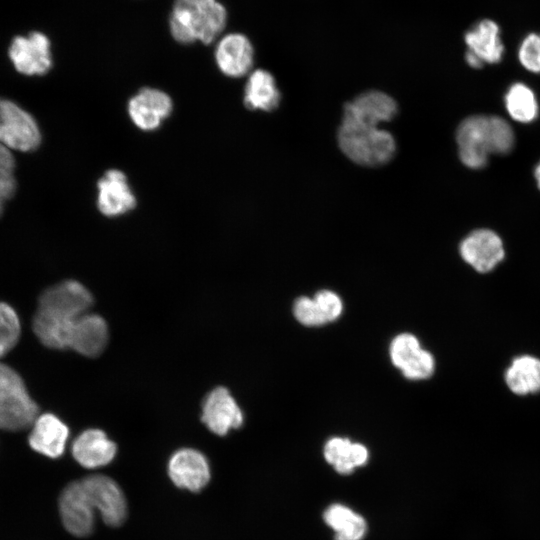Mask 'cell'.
I'll use <instances>...</instances> for the list:
<instances>
[{
    "mask_svg": "<svg viewBox=\"0 0 540 540\" xmlns=\"http://www.w3.org/2000/svg\"><path fill=\"white\" fill-rule=\"evenodd\" d=\"M397 109L391 96L377 90L363 92L346 103L337 135L341 151L362 166L388 163L395 155L396 142L380 125L392 120Z\"/></svg>",
    "mask_w": 540,
    "mask_h": 540,
    "instance_id": "obj_1",
    "label": "cell"
},
{
    "mask_svg": "<svg viewBox=\"0 0 540 540\" xmlns=\"http://www.w3.org/2000/svg\"><path fill=\"white\" fill-rule=\"evenodd\" d=\"M227 21V9L219 0H174L168 28L178 43L211 44L220 37Z\"/></svg>",
    "mask_w": 540,
    "mask_h": 540,
    "instance_id": "obj_2",
    "label": "cell"
},
{
    "mask_svg": "<svg viewBox=\"0 0 540 540\" xmlns=\"http://www.w3.org/2000/svg\"><path fill=\"white\" fill-rule=\"evenodd\" d=\"M37 404L30 397L19 374L0 363V429L19 431L33 425Z\"/></svg>",
    "mask_w": 540,
    "mask_h": 540,
    "instance_id": "obj_3",
    "label": "cell"
},
{
    "mask_svg": "<svg viewBox=\"0 0 540 540\" xmlns=\"http://www.w3.org/2000/svg\"><path fill=\"white\" fill-rule=\"evenodd\" d=\"M40 142L41 134L34 118L14 102L0 99V144L28 152L35 150Z\"/></svg>",
    "mask_w": 540,
    "mask_h": 540,
    "instance_id": "obj_4",
    "label": "cell"
},
{
    "mask_svg": "<svg viewBox=\"0 0 540 540\" xmlns=\"http://www.w3.org/2000/svg\"><path fill=\"white\" fill-rule=\"evenodd\" d=\"M92 304V295L85 286L75 280H66L41 294L37 310L57 318L75 320L86 314Z\"/></svg>",
    "mask_w": 540,
    "mask_h": 540,
    "instance_id": "obj_5",
    "label": "cell"
},
{
    "mask_svg": "<svg viewBox=\"0 0 540 540\" xmlns=\"http://www.w3.org/2000/svg\"><path fill=\"white\" fill-rule=\"evenodd\" d=\"M83 488L95 511L109 526L121 525L127 516V504L119 485L105 475H90L81 479Z\"/></svg>",
    "mask_w": 540,
    "mask_h": 540,
    "instance_id": "obj_6",
    "label": "cell"
},
{
    "mask_svg": "<svg viewBox=\"0 0 540 540\" xmlns=\"http://www.w3.org/2000/svg\"><path fill=\"white\" fill-rule=\"evenodd\" d=\"M459 158L471 169L486 166L491 154L489 116L473 115L465 118L456 131Z\"/></svg>",
    "mask_w": 540,
    "mask_h": 540,
    "instance_id": "obj_7",
    "label": "cell"
},
{
    "mask_svg": "<svg viewBox=\"0 0 540 540\" xmlns=\"http://www.w3.org/2000/svg\"><path fill=\"white\" fill-rule=\"evenodd\" d=\"M9 57L16 68L25 75H44L52 67L51 43L46 35L32 32L15 37L9 48Z\"/></svg>",
    "mask_w": 540,
    "mask_h": 540,
    "instance_id": "obj_8",
    "label": "cell"
},
{
    "mask_svg": "<svg viewBox=\"0 0 540 540\" xmlns=\"http://www.w3.org/2000/svg\"><path fill=\"white\" fill-rule=\"evenodd\" d=\"M59 511L62 523L69 533L77 537L92 533L95 509L81 480L71 482L63 489L59 498Z\"/></svg>",
    "mask_w": 540,
    "mask_h": 540,
    "instance_id": "obj_9",
    "label": "cell"
},
{
    "mask_svg": "<svg viewBox=\"0 0 540 540\" xmlns=\"http://www.w3.org/2000/svg\"><path fill=\"white\" fill-rule=\"evenodd\" d=\"M214 59L217 68L224 75L232 78L243 77L249 74L253 67V45L243 33L225 34L216 42Z\"/></svg>",
    "mask_w": 540,
    "mask_h": 540,
    "instance_id": "obj_10",
    "label": "cell"
},
{
    "mask_svg": "<svg viewBox=\"0 0 540 540\" xmlns=\"http://www.w3.org/2000/svg\"><path fill=\"white\" fill-rule=\"evenodd\" d=\"M460 255L480 273H487L500 263L505 250L500 236L490 229H477L460 243Z\"/></svg>",
    "mask_w": 540,
    "mask_h": 540,
    "instance_id": "obj_11",
    "label": "cell"
},
{
    "mask_svg": "<svg viewBox=\"0 0 540 540\" xmlns=\"http://www.w3.org/2000/svg\"><path fill=\"white\" fill-rule=\"evenodd\" d=\"M173 103L164 91L145 87L128 102L127 111L131 121L144 131L156 130L171 114Z\"/></svg>",
    "mask_w": 540,
    "mask_h": 540,
    "instance_id": "obj_12",
    "label": "cell"
},
{
    "mask_svg": "<svg viewBox=\"0 0 540 540\" xmlns=\"http://www.w3.org/2000/svg\"><path fill=\"white\" fill-rule=\"evenodd\" d=\"M202 422L219 436L243 424V414L230 392L224 387H216L204 399Z\"/></svg>",
    "mask_w": 540,
    "mask_h": 540,
    "instance_id": "obj_13",
    "label": "cell"
},
{
    "mask_svg": "<svg viewBox=\"0 0 540 540\" xmlns=\"http://www.w3.org/2000/svg\"><path fill=\"white\" fill-rule=\"evenodd\" d=\"M168 475L177 487L198 492L208 484L211 473L209 463L201 452L183 448L169 459Z\"/></svg>",
    "mask_w": 540,
    "mask_h": 540,
    "instance_id": "obj_14",
    "label": "cell"
},
{
    "mask_svg": "<svg viewBox=\"0 0 540 540\" xmlns=\"http://www.w3.org/2000/svg\"><path fill=\"white\" fill-rule=\"evenodd\" d=\"M97 190V207L107 217L126 214L136 206V197L120 170L106 171L97 183Z\"/></svg>",
    "mask_w": 540,
    "mask_h": 540,
    "instance_id": "obj_15",
    "label": "cell"
},
{
    "mask_svg": "<svg viewBox=\"0 0 540 540\" xmlns=\"http://www.w3.org/2000/svg\"><path fill=\"white\" fill-rule=\"evenodd\" d=\"M108 343L106 321L97 314L86 313L72 325L69 348L87 357L99 356Z\"/></svg>",
    "mask_w": 540,
    "mask_h": 540,
    "instance_id": "obj_16",
    "label": "cell"
},
{
    "mask_svg": "<svg viewBox=\"0 0 540 540\" xmlns=\"http://www.w3.org/2000/svg\"><path fill=\"white\" fill-rule=\"evenodd\" d=\"M68 436V427L54 414L45 413L34 421L29 444L36 452L57 458L63 454Z\"/></svg>",
    "mask_w": 540,
    "mask_h": 540,
    "instance_id": "obj_17",
    "label": "cell"
},
{
    "mask_svg": "<svg viewBox=\"0 0 540 540\" xmlns=\"http://www.w3.org/2000/svg\"><path fill=\"white\" fill-rule=\"evenodd\" d=\"M116 450V444L100 429L83 431L72 444L73 457L86 468L107 465L115 457Z\"/></svg>",
    "mask_w": 540,
    "mask_h": 540,
    "instance_id": "obj_18",
    "label": "cell"
},
{
    "mask_svg": "<svg viewBox=\"0 0 540 540\" xmlns=\"http://www.w3.org/2000/svg\"><path fill=\"white\" fill-rule=\"evenodd\" d=\"M468 51L475 54L485 64L501 61L504 45L500 37L499 25L490 19L479 21L464 36Z\"/></svg>",
    "mask_w": 540,
    "mask_h": 540,
    "instance_id": "obj_19",
    "label": "cell"
},
{
    "mask_svg": "<svg viewBox=\"0 0 540 540\" xmlns=\"http://www.w3.org/2000/svg\"><path fill=\"white\" fill-rule=\"evenodd\" d=\"M280 100V91L270 72L256 69L248 74L244 88V104L247 108L269 112L278 107Z\"/></svg>",
    "mask_w": 540,
    "mask_h": 540,
    "instance_id": "obj_20",
    "label": "cell"
},
{
    "mask_svg": "<svg viewBox=\"0 0 540 540\" xmlns=\"http://www.w3.org/2000/svg\"><path fill=\"white\" fill-rule=\"evenodd\" d=\"M323 520L334 532V540H362L367 533L365 518L341 503L328 506L323 513Z\"/></svg>",
    "mask_w": 540,
    "mask_h": 540,
    "instance_id": "obj_21",
    "label": "cell"
},
{
    "mask_svg": "<svg viewBox=\"0 0 540 540\" xmlns=\"http://www.w3.org/2000/svg\"><path fill=\"white\" fill-rule=\"evenodd\" d=\"M505 382L518 395L540 391V359L530 355L514 358L505 372Z\"/></svg>",
    "mask_w": 540,
    "mask_h": 540,
    "instance_id": "obj_22",
    "label": "cell"
},
{
    "mask_svg": "<svg viewBox=\"0 0 540 540\" xmlns=\"http://www.w3.org/2000/svg\"><path fill=\"white\" fill-rule=\"evenodd\" d=\"M505 107L510 117L519 123H531L539 112L534 92L523 83L512 84L504 98Z\"/></svg>",
    "mask_w": 540,
    "mask_h": 540,
    "instance_id": "obj_23",
    "label": "cell"
},
{
    "mask_svg": "<svg viewBox=\"0 0 540 540\" xmlns=\"http://www.w3.org/2000/svg\"><path fill=\"white\" fill-rule=\"evenodd\" d=\"M352 443L347 438L333 437L324 446V458L341 475H349L355 471L350 459Z\"/></svg>",
    "mask_w": 540,
    "mask_h": 540,
    "instance_id": "obj_24",
    "label": "cell"
},
{
    "mask_svg": "<svg viewBox=\"0 0 540 540\" xmlns=\"http://www.w3.org/2000/svg\"><path fill=\"white\" fill-rule=\"evenodd\" d=\"M491 154L505 155L514 147L515 135L511 125L503 118L489 116Z\"/></svg>",
    "mask_w": 540,
    "mask_h": 540,
    "instance_id": "obj_25",
    "label": "cell"
},
{
    "mask_svg": "<svg viewBox=\"0 0 540 540\" xmlns=\"http://www.w3.org/2000/svg\"><path fill=\"white\" fill-rule=\"evenodd\" d=\"M20 322L14 309L0 302V357L8 353L17 343Z\"/></svg>",
    "mask_w": 540,
    "mask_h": 540,
    "instance_id": "obj_26",
    "label": "cell"
},
{
    "mask_svg": "<svg viewBox=\"0 0 540 540\" xmlns=\"http://www.w3.org/2000/svg\"><path fill=\"white\" fill-rule=\"evenodd\" d=\"M421 350L417 338L411 334L398 335L391 343L390 357L393 364L402 369Z\"/></svg>",
    "mask_w": 540,
    "mask_h": 540,
    "instance_id": "obj_27",
    "label": "cell"
},
{
    "mask_svg": "<svg viewBox=\"0 0 540 540\" xmlns=\"http://www.w3.org/2000/svg\"><path fill=\"white\" fill-rule=\"evenodd\" d=\"M15 161L10 150L0 144V200L11 198L16 190Z\"/></svg>",
    "mask_w": 540,
    "mask_h": 540,
    "instance_id": "obj_28",
    "label": "cell"
},
{
    "mask_svg": "<svg viewBox=\"0 0 540 540\" xmlns=\"http://www.w3.org/2000/svg\"><path fill=\"white\" fill-rule=\"evenodd\" d=\"M521 65L532 73H540V34L530 33L521 42L518 49Z\"/></svg>",
    "mask_w": 540,
    "mask_h": 540,
    "instance_id": "obj_29",
    "label": "cell"
},
{
    "mask_svg": "<svg viewBox=\"0 0 540 540\" xmlns=\"http://www.w3.org/2000/svg\"><path fill=\"white\" fill-rule=\"evenodd\" d=\"M434 366L433 356L421 349L401 370L409 379H425L431 376Z\"/></svg>",
    "mask_w": 540,
    "mask_h": 540,
    "instance_id": "obj_30",
    "label": "cell"
},
{
    "mask_svg": "<svg viewBox=\"0 0 540 540\" xmlns=\"http://www.w3.org/2000/svg\"><path fill=\"white\" fill-rule=\"evenodd\" d=\"M294 315L299 322L307 326H318L326 323L314 299L300 297L294 303Z\"/></svg>",
    "mask_w": 540,
    "mask_h": 540,
    "instance_id": "obj_31",
    "label": "cell"
},
{
    "mask_svg": "<svg viewBox=\"0 0 540 540\" xmlns=\"http://www.w3.org/2000/svg\"><path fill=\"white\" fill-rule=\"evenodd\" d=\"M314 300L327 322L333 321L340 316L342 302L334 292L328 290L320 291L315 295Z\"/></svg>",
    "mask_w": 540,
    "mask_h": 540,
    "instance_id": "obj_32",
    "label": "cell"
},
{
    "mask_svg": "<svg viewBox=\"0 0 540 540\" xmlns=\"http://www.w3.org/2000/svg\"><path fill=\"white\" fill-rule=\"evenodd\" d=\"M368 450L360 443H352L350 450V459L355 468L364 466L368 461Z\"/></svg>",
    "mask_w": 540,
    "mask_h": 540,
    "instance_id": "obj_33",
    "label": "cell"
},
{
    "mask_svg": "<svg viewBox=\"0 0 540 540\" xmlns=\"http://www.w3.org/2000/svg\"><path fill=\"white\" fill-rule=\"evenodd\" d=\"M465 60L470 67L476 69L481 68L484 64L479 57L468 50L465 54Z\"/></svg>",
    "mask_w": 540,
    "mask_h": 540,
    "instance_id": "obj_34",
    "label": "cell"
},
{
    "mask_svg": "<svg viewBox=\"0 0 540 540\" xmlns=\"http://www.w3.org/2000/svg\"><path fill=\"white\" fill-rule=\"evenodd\" d=\"M534 177L537 182V186L540 189V161L538 162V164L536 165L534 169Z\"/></svg>",
    "mask_w": 540,
    "mask_h": 540,
    "instance_id": "obj_35",
    "label": "cell"
},
{
    "mask_svg": "<svg viewBox=\"0 0 540 540\" xmlns=\"http://www.w3.org/2000/svg\"><path fill=\"white\" fill-rule=\"evenodd\" d=\"M2 210H3V201L0 200V215H1V213H2Z\"/></svg>",
    "mask_w": 540,
    "mask_h": 540,
    "instance_id": "obj_36",
    "label": "cell"
}]
</instances>
